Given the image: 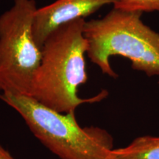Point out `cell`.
Wrapping results in <instances>:
<instances>
[{"label":"cell","instance_id":"cell-1","mask_svg":"<svg viewBox=\"0 0 159 159\" xmlns=\"http://www.w3.org/2000/svg\"><path fill=\"white\" fill-rule=\"evenodd\" d=\"M85 22V19H79L60 26L41 47L42 57L31 97L63 114L75 111L83 103L99 102L108 95L105 90L90 98L77 95L79 86L88 80L85 54L89 44L83 34Z\"/></svg>","mask_w":159,"mask_h":159},{"label":"cell","instance_id":"cell-2","mask_svg":"<svg viewBox=\"0 0 159 159\" xmlns=\"http://www.w3.org/2000/svg\"><path fill=\"white\" fill-rule=\"evenodd\" d=\"M142 15V12L114 7L102 19L85 21L87 55L103 74L118 77L110 57L120 55L130 60L134 70L148 77L159 75V33L144 24Z\"/></svg>","mask_w":159,"mask_h":159},{"label":"cell","instance_id":"cell-3","mask_svg":"<svg viewBox=\"0 0 159 159\" xmlns=\"http://www.w3.org/2000/svg\"><path fill=\"white\" fill-rule=\"evenodd\" d=\"M0 99L18 112L33 135L61 159H108L114 149L108 131L82 128L75 111L57 112L27 96L0 94Z\"/></svg>","mask_w":159,"mask_h":159},{"label":"cell","instance_id":"cell-4","mask_svg":"<svg viewBox=\"0 0 159 159\" xmlns=\"http://www.w3.org/2000/svg\"><path fill=\"white\" fill-rule=\"evenodd\" d=\"M35 0H14L0 16V94L31 97L42 52L33 31Z\"/></svg>","mask_w":159,"mask_h":159},{"label":"cell","instance_id":"cell-5","mask_svg":"<svg viewBox=\"0 0 159 159\" xmlns=\"http://www.w3.org/2000/svg\"><path fill=\"white\" fill-rule=\"evenodd\" d=\"M114 2V0H56L38 8L33 25L35 41L41 48L48 35L60 26L85 19L102 6Z\"/></svg>","mask_w":159,"mask_h":159},{"label":"cell","instance_id":"cell-6","mask_svg":"<svg viewBox=\"0 0 159 159\" xmlns=\"http://www.w3.org/2000/svg\"><path fill=\"white\" fill-rule=\"evenodd\" d=\"M108 159H159V136L137 137L125 148L113 149Z\"/></svg>","mask_w":159,"mask_h":159},{"label":"cell","instance_id":"cell-7","mask_svg":"<svg viewBox=\"0 0 159 159\" xmlns=\"http://www.w3.org/2000/svg\"><path fill=\"white\" fill-rule=\"evenodd\" d=\"M114 7L128 11H159V0H114Z\"/></svg>","mask_w":159,"mask_h":159},{"label":"cell","instance_id":"cell-8","mask_svg":"<svg viewBox=\"0 0 159 159\" xmlns=\"http://www.w3.org/2000/svg\"><path fill=\"white\" fill-rule=\"evenodd\" d=\"M0 159H14L5 148L0 144Z\"/></svg>","mask_w":159,"mask_h":159}]
</instances>
